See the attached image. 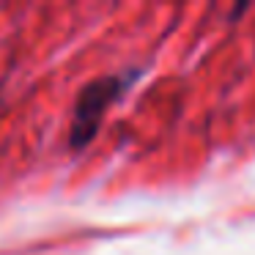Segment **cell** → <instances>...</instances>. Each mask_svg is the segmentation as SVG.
Returning a JSON list of instances; mask_svg holds the SVG:
<instances>
[{
    "label": "cell",
    "instance_id": "obj_1",
    "mask_svg": "<svg viewBox=\"0 0 255 255\" xmlns=\"http://www.w3.org/2000/svg\"><path fill=\"white\" fill-rule=\"evenodd\" d=\"M140 69H127V72L105 74V77L88 83L80 91L77 102H74L72 124H69V145L74 151H83L85 145L94 143L96 132L102 127V118L107 116L113 105L132 88L134 80H140Z\"/></svg>",
    "mask_w": 255,
    "mask_h": 255
}]
</instances>
